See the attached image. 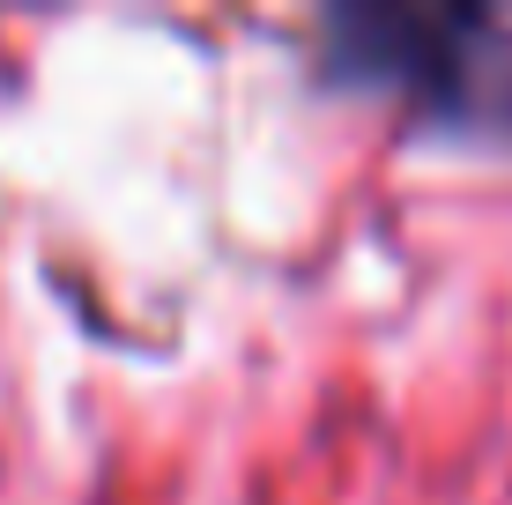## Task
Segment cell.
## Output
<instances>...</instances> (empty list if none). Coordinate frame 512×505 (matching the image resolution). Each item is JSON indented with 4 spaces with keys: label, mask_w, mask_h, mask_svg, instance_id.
<instances>
[{
    "label": "cell",
    "mask_w": 512,
    "mask_h": 505,
    "mask_svg": "<svg viewBox=\"0 0 512 505\" xmlns=\"http://www.w3.org/2000/svg\"><path fill=\"white\" fill-rule=\"evenodd\" d=\"M320 67L423 127L512 149V8H327Z\"/></svg>",
    "instance_id": "1"
}]
</instances>
